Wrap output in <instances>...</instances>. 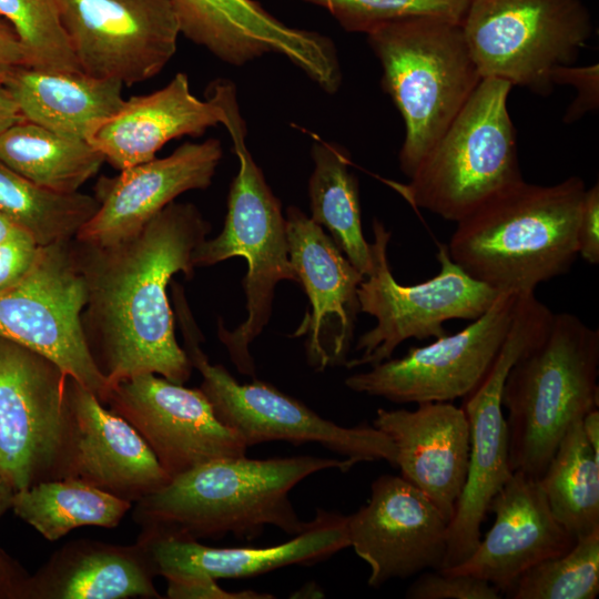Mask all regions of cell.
Listing matches in <instances>:
<instances>
[{
    "mask_svg": "<svg viewBox=\"0 0 599 599\" xmlns=\"http://www.w3.org/2000/svg\"><path fill=\"white\" fill-rule=\"evenodd\" d=\"M210 223L191 203L172 202L138 233L106 245L73 238L87 286L81 319L92 357L110 386L152 373L184 384L192 364L175 337L167 285L194 274Z\"/></svg>",
    "mask_w": 599,
    "mask_h": 599,
    "instance_id": "cell-1",
    "label": "cell"
},
{
    "mask_svg": "<svg viewBox=\"0 0 599 599\" xmlns=\"http://www.w3.org/2000/svg\"><path fill=\"white\" fill-rule=\"evenodd\" d=\"M583 180L551 185L522 180L480 204L456 224L450 258L498 292L534 293L567 273L578 255Z\"/></svg>",
    "mask_w": 599,
    "mask_h": 599,
    "instance_id": "cell-2",
    "label": "cell"
},
{
    "mask_svg": "<svg viewBox=\"0 0 599 599\" xmlns=\"http://www.w3.org/2000/svg\"><path fill=\"white\" fill-rule=\"evenodd\" d=\"M354 465L347 458L315 456L214 459L172 477L136 501L133 519L141 527L164 528L197 540L226 534L253 539L268 525L295 536L309 521L297 516L290 491L315 473L332 468L345 473Z\"/></svg>",
    "mask_w": 599,
    "mask_h": 599,
    "instance_id": "cell-3",
    "label": "cell"
},
{
    "mask_svg": "<svg viewBox=\"0 0 599 599\" xmlns=\"http://www.w3.org/2000/svg\"><path fill=\"white\" fill-rule=\"evenodd\" d=\"M599 329L558 313L510 367L501 393L510 470L545 473L565 432L599 405Z\"/></svg>",
    "mask_w": 599,
    "mask_h": 599,
    "instance_id": "cell-4",
    "label": "cell"
},
{
    "mask_svg": "<svg viewBox=\"0 0 599 599\" xmlns=\"http://www.w3.org/2000/svg\"><path fill=\"white\" fill-rule=\"evenodd\" d=\"M214 84L225 108L223 125L231 135L238 171L230 186L222 232L212 240L205 238L194 251L192 262L194 267H199L235 256L246 260L243 287L247 316L232 331L226 329L220 319L217 334L236 369L255 377L250 345L270 321L276 285L284 280L298 283V278L290 261L286 220L281 202L245 142L246 129L236 88L224 79L215 80Z\"/></svg>",
    "mask_w": 599,
    "mask_h": 599,
    "instance_id": "cell-5",
    "label": "cell"
},
{
    "mask_svg": "<svg viewBox=\"0 0 599 599\" xmlns=\"http://www.w3.org/2000/svg\"><path fill=\"white\" fill-rule=\"evenodd\" d=\"M366 35L382 67V88L404 121L398 163L410 177L483 78L459 23L412 18Z\"/></svg>",
    "mask_w": 599,
    "mask_h": 599,
    "instance_id": "cell-6",
    "label": "cell"
},
{
    "mask_svg": "<svg viewBox=\"0 0 599 599\" xmlns=\"http://www.w3.org/2000/svg\"><path fill=\"white\" fill-rule=\"evenodd\" d=\"M511 88L483 79L408 183H389L408 204L457 223L524 180L507 106Z\"/></svg>",
    "mask_w": 599,
    "mask_h": 599,
    "instance_id": "cell-7",
    "label": "cell"
},
{
    "mask_svg": "<svg viewBox=\"0 0 599 599\" xmlns=\"http://www.w3.org/2000/svg\"><path fill=\"white\" fill-rule=\"evenodd\" d=\"M483 79L547 95L557 67L573 64L592 34L581 0H471L460 23Z\"/></svg>",
    "mask_w": 599,
    "mask_h": 599,
    "instance_id": "cell-8",
    "label": "cell"
},
{
    "mask_svg": "<svg viewBox=\"0 0 599 599\" xmlns=\"http://www.w3.org/2000/svg\"><path fill=\"white\" fill-rule=\"evenodd\" d=\"M174 303L185 352L203 378L200 389L216 417L247 447L275 440L316 443L354 464L385 460L396 466L394 444L374 425L341 426L265 382L240 384L222 365L211 364L200 347L201 333L185 298Z\"/></svg>",
    "mask_w": 599,
    "mask_h": 599,
    "instance_id": "cell-9",
    "label": "cell"
},
{
    "mask_svg": "<svg viewBox=\"0 0 599 599\" xmlns=\"http://www.w3.org/2000/svg\"><path fill=\"white\" fill-rule=\"evenodd\" d=\"M373 235L372 267L358 286V301L361 312L375 317L376 325L357 339L359 356L344 365L349 369L390 358L406 339L446 335L447 321L478 318L500 293L470 277L443 243H437L438 273L422 283L403 285L395 280L387 256L392 232L374 219Z\"/></svg>",
    "mask_w": 599,
    "mask_h": 599,
    "instance_id": "cell-10",
    "label": "cell"
},
{
    "mask_svg": "<svg viewBox=\"0 0 599 599\" xmlns=\"http://www.w3.org/2000/svg\"><path fill=\"white\" fill-rule=\"evenodd\" d=\"M68 383L51 359L0 336V475L14 491L68 477Z\"/></svg>",
    "mask_w": 599,
    "mask_h": 599,
    "instance_id": "cell-11",
    "label": "cell"
},
{
    "mask_svg": "<svg viewBox=\"0 0 599 599\" xmlns=\"http://www.w3.org/2000/svg\"><path fill=\"white\" fill-rule=\"evenodd\" d=\"M554 313L535 293L518 296L502 345L479 385L463 399L470 432L466 484L448 526L440 569L464 562L480 541V528L489 506L512 471L508 457V429L501 393L510 367L548 329Z\"/></svg>",
    "mask_w": 599,
    "mask_h": 599,
    "instance_id": "cell-12",
    "label": "cell"
},
{
    "mask_svg": "<svg viewBox=\"0 0 599 599\" xmlns=\"http://www.w3.org/2000/svg\"><path fill=\"white\" fill-rule=\"evenodd\" d=\"M85 303L73 240L41 246L29 274L0 293V336L51 359L105 405L111 386L84 335Z\"/></svg>",
    "mask_w": 599,
    "mask_h": 599,
    "instance_id": "cell-13",
    "label": "cell"
},
{
    "mask_svg": "<svg viewBox=\"0 0 599 599\" xmlns=\"http://www.w3.org/2000/svg\"><path fill=\"white\" fill-rule=\"evenodd\" d=\"M518 294L500 292L493 305L465 328L435 342L412 347L400 358H388L348 376L356 393L396 404L453 402L466 397L483 380L508 333Z\"/></svg>",
    "mask_w": 599,
    "mask_h": 599,
    "instance_id": "cell-14",
    "label": "cell"
},
{
    "mask_svg": "<svg viewBox=\"0 0 599 599\" xmlns=\"http://www.w3.org/2000/svg\"><path fill=\"white\" fill-rule=\"evenodd\" d=\"M80 70L123 85L159 74L181 34L169 0H54Z\"/></svg>",
    "mask_w": 599,
    "mask_h": 599,
    "instance_id": "cell-15",
    "label": "cell"
},
{
    "mask_svg": "<svg viewBox=\"0 0 599 599\" xmlns=\"http://www.w3.org/2000/svg\"><path fill=\"white\" fill-rule=\"evenodd\" d=\"M105 405L138 430L171 478L214 459L246 456L244 440L216 417L200 388L139 374L111 386Z\"/></svg>",
    "mask_w": 599,
    "mask_h": 599,
    "instance_id": "cell-16",
    "label": "cell"
},
{
    "mask_svg": "<svg viewBox=\"0 0 599 599\" xmlns=\"http://www.w3.org/2000/svg\"><path fill=\"white\" fill-rule=\"evenodd\" d=\"M180 32L221 61L242 67L268 53L285 57L323 91L334 94L342 70L333 41L287 26L255 0H169Z\"/></svg>",
    "mask_w": 599,
    "mask_h": 599,
    "instance_id": "cell-17",
    "label": "cell"
},
{
    "mask_svg": "<svg viewBox=\"0 0 599 599\" xmlns=\"http://www.w3.org/2000/svg\"><path fill=\"white\" fill-rule=\"evenodd\" d=\"M449 521L432 500L402 476L382 475L367 502L347 516L349 544L370 569L378 588L428 568H441Z\"/></svg>",
    "mask_w": 599,
    "mask_h": 599,
    "instance_id": "cell-18",
    "label": "cell"
},
{
    "mask_svg": "<svg viewBox=\"0 0 599 599\" xmlns=\"http://www.w3.org/2000/svg\"><path fill=\"white\" fill-rule=\"evenodd\" d=\"M285 220L290 261L309 302L293 337H305L307 363L315 370L345 365L365 276L301 209L288 206Z\"/></svg>",
    "mask_w": 599,
    "mask_h": 599,
    "instance_id": "cell-19",
    "label": "cell"
},
{
    "mask_svg": "<svg viewBox=\"0 0 599 599\" xmlns=\"http://www.w3.org/2000/svg\"><path fill=\"white\" fill-rule=\"evenodd\" d=\"M136 542L155 576L237 579L291 565H313L351 547L347 516L317 509L308 526L290 540L268 547H211L159 527H142Z\"/></svg>",
    "mask_w": 599,
    "mask_h": 599,
    "instance_id": "cell-20",
    "label": "cell"
},
{
    "mask_svg": "<svg viewBox=\"0 0 599 599\" xmlns=\"http://www.w3.org/2000/svg\"><path fill=\"white\" fill-rule=\"evenodd\" d=\"M223 156L221 141L185 142L165 158L102 176L95 185L99 209L75 240L106 245L138 233L155 214L192 190L212 184Z\"/></svg>",
    "mask_w": 599,
    "mask_h": 599,
    "instance_id": "cell-21",
    "label": "cell"
},
{
    "mask_svg": "<svg viewBox=\"0 0 599 599\" xmlns=\"http://www.w3.org/2000/svg\"><path fill=\"white\" fill-rule=\"evenodd\" d=\"M495 520L461 564L440 569L467 573L508 592L532 566L570 550L577 538L554 516L538 478L514 471L493 498Z\"/></svg>",
    "mask_w": 599,
    "mask_h": 599,
    "instance_id": "cell-22",
    "label": "cell"
},
{
    "mask_svg": "<svg viewBox=\"0 0 599 599\" xmlns=\"http://www.w3.org/2000/svg\"><path fill=\"white\" fill-rule=\"evenodd\" d=\"M373 425L394 444L400 476L450 522L469 467L470 432L464 409L451 402L420 403L414 410L378 408Z\"/></svg>",
    "mask_w": 599,
    "mask_h": 599,
    "instance_id": "cell-23",
    "label": "cell"
},
{
    "mask_svg": "<svg viewBox=\"0 0 599 599\" xmlns=\"http://www.w3.org/2000/svg\"><path fill=\"white\" fill-rule=\"evenodd\" d=\"M73 417L68 477L121 499L136 502L165 486L171 477L123 417L105 408L85 386L69 376Z\"/></svg>",
    "mask_w": 599,
    "mask_h": 599,
    "instance_id": "cell-24",
    "label": "cell"
},
{
    "mask_svg": "<svg viewBox=\"0 0 599 599\" xmlns=\"http://www.w3.org/2000/svg\"><path fill=\"white\" fill-rule=\"evenodd\" d=\"M225 120V108L213 83L201 100L191 91L187 74L177 72L165 87L124 100L85 140L121 171L154 159L174 139L201 136Z\"/></svg>",
    "mask_w": 599,
    "mask_h": 599,
    "instance_id": "cell-25",
    "label": "cell"
},
{
    "mask_svg": "<svg viewBox=\"0 0 599 599\" xmlns=\"http://www.w3.org/2000/svg\"><path fill=\"white\" fill-rule=\"evenodd\" d=\"M144 549L90 539L64 544L29 575L23 599L162 598Z\"/></svg>",
    "mask_w": 599,
    "mask_h": 599,
    "instance_id": "cell-26",
    "label": "cell"
},
{
    "mask_svg": "<svg viewBox=\"0 0 599 599\" xmlns=\"http://www.w3.org/2000/svg\"><path fill=\"white\" fill-rule=\"evenodd\" d=\"M3 84L23 120L84 140L94 125L124 102L122 82L82 71L24 65L16 69Z\"/></svg>",
    "mask_w": 599,
    "mask_h": 599,
    "instance_id": "cell-27",
    "label": "cell"
},
{
    "mask_svg": "<svg viewBox=\"0 0 599 599\" xmlns=\"http://www.w3.org/2000/svg\"><path fill=\"white\" fill-rule=\"evenodd\" d=\"M0 161L31 182L58 193L79 192L105 162L87 140L27 120L0 135Z\"/></svg>",
    "mask_w": 599,
    "mask_h": 599,
    "instance_id": "cell-28",
    "label": "cell"
},
{
    "mask_svg": "<svg viewBox=\"0 0 599 599\" xmlns=\"http://www.w3.org/2000/svg\"><path fill=\"white\" fill-rule=\"evenodd\" d=\"M314 170L308 180L311 219L331 233L348 261L366 276L372 267L370 243L363 233L358 180L341 145L315 140Z\"/></svg>",
    "mask_w": 599,
    "mask_h": 599,
    "instance_id": "cell-29",
    "label": "cell"
},
{
    "mask_svg": "<svg viewBox=\"0 0 599 599\" xmlns=\"http://www.w3.org/2000/svg\"><path fill=\"white\" fill-rule=\"evenodd\" d=\"M132 502L77 478L40 481L13 494L11 509L47 540L83 526L113 528Z\"/></svg>",
    "mask_w": 599,
    "mask_h": 599,
    "instance_id": "cell-30",
    "label": "cell"
},
{
    "mask_svg": "<svg viewBox=\"0 0 599 599\" xmlns=\"http://www.w3.org/2000/svg\"><path fill=\"white\" fill-rule=\"evenodd\" d=\"M581 419L569 425L538 478L554 516L576 538L599 529V457Z\"/></svg>",
    "mask_w": 599,
    "mask_h": 599,
    "instance_id": "cell-31",
    "label": "cell"
},
{
    "mask_svg": "<svg viewBox=\"0 0 599 599\" xmlns=\"http://www.w3.org/2000/svg\"><path fill=\"white\" fill-rule=\"evenodd\" d=\"M98 209L95 196L44 189L0 161V212L40 246L75 238Z\"/></svg>",
    "mask_w": 599,
    "mask_h": 599,
    "instance_id": "cell-32",
    "label": "cell"
},
{
    "mask_svg": "<svg viewBox=\"0 0 599 599\" xmlns=\"http://www.w3.org/2000/svg\"><path fill=\"white\" fill-rule=\"evenodd\" d=\"M514 599H595L599 593V529L567 552L526 570L507 592Z\"/></svg>",
    "mask_w": 599,
    "mask_h": 599,
    "instance_id": "cell-33",
    "label": "cell"
},
{
    "mask_svg": "<svg viewBox=\"0 0 599 599\" xmlns=\"http://www.w3.org/2000/svg\"><path fill=\"white\" fill-rule=\"evenodd\" d=\"M0 16L18 35L28 67L81 71L54 0H0Z\"/></svg>",
    "mask_w": 599,
    "mask_h": 599,
    "instance_id": "cell-34",
    "label": "cell"
},
{
    "mask_svg": "<svg viewBox=\"0 0 599 599\" xmlns=\"http://www.w3.org/2000/svg\"><path fill=\"white\" fill-rule=\"evenodd\" d=\"M318 6L347 32L369 33L398 20L438 18L461 23L471 0H303Z\"/></svg>",
    "mask_w": 599,
    "mask_h": 599,
    "instance_id": "cell-35",
    "label": "cell"
},
{
    "mask_svg": "<svg viewBox=\"0 0 599 599\" xmlns=\"http://www.w3.org/2000/svg\"><path fill=\"white\" fill-rule=\"evenodd\" d=\"M410 599H499L500 591L488 581L467 573L435 570L424 572L406 592Z\"/></svg>",
    "mask_w": 599,
    "mask_h": 599,
    "instance_id": "cell-36",
    "label": "cell"
},
{
    "mask_svg": "<svg viewBox=\"0 0 599 599\" xmlns=\"http://www.w3.org/2000/svg\"><path fill=\"white\" fill-rule=\"evenodd\" d=\"M551 83L571 85L576 89V98L565 112L562 121L567 124L578 121L586 113L596 112L599 108V64L585 67H557L551 73Z\"/></svg>",
    "mask_w": 599,
    "mask_h": 599,
    "instance_id": "cell-37",
    "label": "cell"
},
{
    "mask_svg": "<svg viewBox=\"0 0 599 599\" xmlns=\"http://www.w3.org/2000/svg\"><path fill=\"white\" fill-rule=\"evenodd\" d=\"M41 246L19 229L0 244V293L21 282L32 270Z\"/></svg>",
    "mask_w": 599,
    "mask_h": 599,
    "instance_id": "cell-38",
    "label": "cell"
},
{
    "mask_svg": "<svg viewBox=\"0 0 599 599\" xmlns=\"http://www.w3.org/2000/svg\"><path fill=\"white\" fill-rule=\"evenodd\" d=\"M166 598L170 599H272L271 593L254 590L227 591L215 579L203 577L166 579Z\"/></svg>",
    "mask_w": 599,
    "mask_h": 599,
    "instance_id": "cell-39",
    "label": "cell"
},
{
    "mask_svg": "<svg viewBox=\"0 0 599 599\" xmlns=\"http://www.w3.org/2000/svg\"><path fill=\"white\" fill-rule=\"evenodd\" d=\"M578 255L591 265L599 264V184L586 189L579 224Z\"/></svg>",
    "mask_w": 599,
    "mask_h": 599,
    "instance_id": "cell-40",
    "label": "cell"
},
{
    "mask_svg": "<svg viewBox=\"0 0 599 599\" xmlns=\"http://www.w3.org/2000/svg\"><path fill=\"white\" fill-rule=\"evenodd\" d=\"M28 67L24 49L13 28L0 19V83L20 67Z\"/></svg>",
    "mask_w": 599,
    "mask_h": 599,
    "instance_id": "cell-41",
    "label": "cell"
},
{
    "mask_svg": "<svg viewBox=\"0 0 599 599\" xmlns=\"http://www.w3.org/2000/svg\"><path fill=\"white\" fill-rule=\"evenodd\" d=\"M29 573L0 547V599H23Z\"/></svg>",
    "mask_w": 599,
    "mask_h": 599,
    "instance_id": "cell-42",
    "label": "cell"
},
{
    "mask_svg": "<svg viewBox=\"0 0 599 599\" xmlns=\"http://www.w3.org/2000/svg\"><path fill=\"white\" fill-rule=\"evenodd\" d=\"M23 120L11 93L0 83V135L10 126Z\"/></svg>",
    "mask_w": 599,
    "mask_h": 599,
    "instance_id": "cell-43",
    "label": "cell"
},
{
    "mask_svg": "<svg viewBox=\"0 0 599 599\" xmlns=\"http://www.w3.org/2000/svg\"><path fill=\"white\" fill-rule=\"evenodd\" d=\"M585 436L592 448L595 455L599 457V410L598 408L588 412L581 419Z\"/></svg>",
    "mask_w": 599,
    "mask_h": 599,
    "instance_id": "cell-44",
    "label": "cell"
},
{
    "mask_svg": "<svg viewBox=\"0 0 599 599\" xmlns=\"http://www.w3.org/2000/svg\"><path fill=\"white\" fill-rule=\"evenodd\" d=\"M14 490L0 475V520L11 509Z\"/></svg>",
    "mask_w": 599,
    "mask_h": 599,
    "instance_id": "cell-45",
    "label": "cell"
},
{
    "mask_svg": "<svg viewBox=\"0 0 599 599\" xmlns=\"http://www.w3.org/2000/svg\"><path fill=\"white\" fill-rule=\"evenodd\" d=\"M19 229V226L0 212V244Z\"/></svg>",
    "mask_w": 599,
    "mask_h": 599,
    "instance_id": "cell-46",
    "label": "cell"
}]
</instances>
